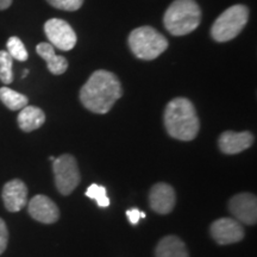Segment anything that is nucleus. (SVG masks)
<instances>
[{
  "label": "nucleus",
  "mask_w": 257,
  "mask_h": 257,
  "mask_svg": "<svg viewBox=\"0 0 257 257\" xmlns=\"http://www.w3.org/2000/svg\"><path fill=\"white\" fill-rule=\"evenodd\" d=\"M6 47H8V53L12 59L22 61V62L28 60L29 54L27 48H25L24 43L18 37H10L8 43H6Z\"/></svg>",
  "instance_id": "nucleus-19"
},
{
  "label": "nucleus",
  "mask_w": 257,
  "mask_h": 257,
  "mask_svg": "<svg viewBox=\"0 0 257 257\" xmlns=\"http://www.w3.org/2000/svg\"><path fill=\"white\" fill-rule=\"evenodd\" d=\"M28 74H29V70H28V69H25V70H24V73H23V78H25V76H27Z\"/></svg>",
  "instance_id": "nucleus-25"
},
{
  "label": "nucleus",
  "mask_w": 257,
  "mask_h": 257,
  "mask_svg": "<svg viewBox=\"0 0 257 257\" xmlns=\"http://www.w3.org/2000/svg\"><path fill=\"white\" fill-rule=\"evenodd\" d=\"M156 257H189L185 243L176 236H167L156 246Z\"/></svg>",
  "instance_id": "nucleus-16"
},
{
  "label": "nucleus",
  "mask_w": 257,
  "mask_h": 257,
  "mask_svg": "<svg viewBox=\"0 0 257 257\" xmlns=\"http://www.w3.org/2000/svg\"><path fill=\"white\" fill-rule=\"evenodd\" d=\"M53 8L63 11H76L81 8L83 0H47Z\"/></svg>",
  "instance_id": "nucleus-21"
},
{
  "label": "nucleus",
  "mask_w": 257,
  "mask_h": 257,
  "mask_svg": "<svg viewBox=\"0 0 257 257\" xmlns=\"http://www.w3.org/2000/svg\"><path fill=\"white\" fill-rule=\"evenodd\" d=\"M123 95V89L117 76L107 70H96L89 76L80 91V100L87 110L105 114Z\"/></svg>",
  "instance_id": "nucleus-1"
},
{
  "label": "nucleus",
  "mask_w": 257,
  "mask_h": 257,
  "mask_svg": "<svg viewBox=\"0 0 257 257\" xmlns=\"http://www.w3.org/2000/svg\"><path fill=\"white\" fill-rule=\"evenodd\" d=\"M29 213L35 220L43 224L56 223L60 218L57 205L46 195L38 194L29 201Z\"/></svg>",
  "instance_id": "nucleus-10"
},
{
  "label": "nucleus",
  "mask_w": 257,
  "mask_h": 257,
  "mask_svg": "<svg viewBox=\"0 0 257 257\" xmlns=\"http://www.w3.org/2000/svg\"><path fill=\"white\" fill-rule=\"evenodd\" d=\"M249 10L244 5H233L216 19L211 28V36L217 42L233 40L248 23Z\"/></svg>",
  "instance_id": "nucleus-5"
},
{
  "label": "nucleus",
  "mask_w": 257,
  "mask_h": 257,
  "mask_svg": "<svg viewBox=\"0 0 257 257\" xmlns=\"http://www.w3.org/2000/svg\"><path fill=\"white\" fill-rule=\"evenodd\" d=\"M175 192L174 188L168 184H156L150 189L149 202L150 207L160 214H167L173 211L175 206Z\"/></svg>",
  "instance_id": "nucleus-11"
},
{
  "label": "nucleus",
  "mask_w": 257,
  "mask_h": 257,
  "mask_svg": "<svg viewBox=\"0 0 257 257\" xmlns=\"http://www.w3.org/2000/svg\"><path fill=\"white\" fill-rule=\"evenodd\" d=\"M3 200L10 212L21 211L28 202L27 185L18 179L9 181L3 188Z\"/></svg>",
  "instance_id": "nucleus-12"
},
{
  "label": "nucleus",
  "mask_w": 257,
  "mask_h": 257,
  "mask_svg": "<svg viewBox=\"0 0 257 257\" xmlns=\"http://www.w3.org/2000/svg\"><path fill=\"white\" fill-rule=\"evenodd\" d=\"M230 212L238 221L244 224L255 225L257 221V200L251 193H240L231 198L229 204Z\"/></svg>",
  "instance_id": "nucleus-9"
},
{
  "label": "nucleus",
  "mask_w": 257,
  "mask_h": 257,
  "mask_svg": "<svg viewBox=\"0 0 257 257\" xmlns=\"http://www.w3.org/2000/svg\"><path fill=\"white\" fill-rule=\"evenodd\" d=\"M141 213H142V211H141L140 208H131V210H127L126 216L128 218V221L133 225L138 224V221L141 219Z\"/></svg>",
  "instance_id": "nucleus-23"
},
{
  "label": "nucleus",
  "mask_w": 257,
  "mask_h": 257,
  "mask_svg": "<svg viewBox=\"0 0 257 257\" xmlns=\"http://www.w3.org/2000/svg\"><path fill=\"white\" fill-rule=\"evenodd\" d=\"M211 234L214 240L221 245L237 243L243 239L244 230L240 221L232 218H220L212 223Z\"/></svg>",
  "instance_id": "nucleus-8"
},
{
  "label": "nucleus",
  "mask_w": 257,
  "mask_h": 257,
  "mask_svg": "<svg viewBox=\"0 0 257 257\" xmlns=\"http://www.w3.org/2000/svg\"><path fill=\"white\" fill-rule=\"evenodd\" d=\"M14 59L10 56V54L5 50H0V80L5 85H9L14 81Z\"/></svg>",
  "instance_id": "nucleus-18"
},
{
  "label": "nucleus",
  "mask_w": 257,
  "mask_h": 257,
  "mask_svg": "<svg viewBox=\"0 0 257 257\" xmlns=\"http://www.w3.org/2000/svg\"><path fill=\"white\" fill-rule=\"evenodd\" d=\"M12 4V0H0V10L9 9Z\"/></svg>",
  "instance_id": "nucleus-24"
},
{
  "label": "nucleus",
  "mask_w": 257,
  "mask_h": 257,
  "mask_svg": "<svg viewBox=\"0 0 257 257\" xmlns=\"http://www.w3.org/2000/svg\"><path fill=\"white\" fill-rule=\"evenodd\" d=\"M55 159H56V157H54V156H50V157H49V160H50V161H54Z\"/></svg>",
  "instance_id": "nucleus-26"
},
{
  "label": "nucleus",
  "mask_w": 257,
  "mask_h": 257,
  "mask_svg": "<svg viewBox=\"0 0 257 257\" xmlns=\"http://www.w3.org/2000/svg\"><path fill=\"white\" fill-rule=\"evenodd\" d=\"M9 240V231L6 227L5 221L0 218V255L5 251L6 246H8Z\"/></svg>",
  "instance_id": "nucleus-22"
},
{
  "label": "nucleus",
  "mask_w": 257,
  "mask_h": 257,
  "mask_svg": "<svg viewBox=\"0 0 257 257\" xmlns=\"http://www.w3.org/2000/svg\"><path fill=\"white\" fill-rule=\"evenodd\" d=\"M167 133L175 140L192 141L198 136L200 121L194 105L187 98H175L165 110Z\"/></svg>",
  "instance_id": "nucleus-2"
},
{
  "label": "nucleus",
  "mask_w": 257,
  "mask_h": 257,
  "mask_svg": "<svg viewBox=\"0 0 257 257\" xmlns=\"http://www.w3.org/2000/svg\"><path fill=\"white\" fill-rule=\"evenodd\" d=\"M201 10L194 0H175L167 9L163 24L173 36H185L199 27Z\"/></svg>",
  "instance_id": "nucleus-3"
},
{
  "label": "nucleus",
  "mask_w": 257,
  "mask_h": 257,
  "mask_svg": "<svg viewBox=\"0 0 257 257\" xmlns=\"http://www.w3.org/2000/svg\"><path fill=\"white\" fill-rule=\"evenodd\" d=\"M37 54L47 62L48 69L54 75H61L68 68V61L66 57L56 55L55 49L50 43H40L36 47Z\"/></svg>",
  "instance_id": "nucleus-14"
},
{
  "label": "nucleus",
  "mask_w": 257,
  "mask_h": 257,
  "mask_svg": "<svg viewBox=\"0 0 257 257\" xmlns=\"http://www.w3.org/2000/svg\"><path fill=\"white\" fill-rule=\"evenodd\" d=\"M86 197L95 200L99 207H108L111 204L110 199H108L107 194H106V188L100 185L92 184L89 186L87 191H86Z\"/></svg>",
  "instance_id": "nucleus-20"
},
{
  "label": "nucleus",
  "mask_w": 257,
  "mask_h": 257,
  "mask_svg": "<svg viewBox=\"0 0 257 257\" xmlns=\"http://www.w3.org/2000/svg\"><path fill=\"white\" fill-rule=\"evenodd\" d=\"M252 143L253 136L249 131H243V133L225 131L220 135L219 141H218L221 153L227 154V155L242 153L244 150L249 149Z\"/></svg>",
  "instance_id": "nucleus-13"
},
{
  "label": "nucleus",
  "mask_w": 257,
  "mask_h": 257,
  "mask_svg": "<svg viewBox=\"0 0 257 257\" xmlns=\"http://www.w3.org/2000/svg\"><path fill=\"white\" fill-rule=\"evenodd\" d=\"M55 185L61 194L68 195L78 187L80 182V172L75 157L69 154H63L53 161Z\"/></svg>",
  "instance_id": "nucleus-6"
},
{
  "label": "nucleus",
  "mask_w": 257,
  "mask_h": 257,
  "mask_svg": "<svg viewBox=\"0 0 257 257\" xmlns=\"http://www.w3.org/2000/svg\"><path fill=\"white\" fill-rule=\"evenodd\" d=\"M44 32L53 47L57 49L68 51L75 47L76 34L66 21L59 18H51L44 24Z\"/></svg>",
  "instance_id": "nucleus-7"
},
{
  "label": "nucleus",
  "mask_w": 257,
  "mask_h": 257,
  "mask_svg": "<svg viewBox=\"0 0 257 257\" xmlns=\"http://www.w3.org/2000/svg\"><path fill=\"white\" fill-rule=\"evenodd\" d=\"M0 100L11 111H18L28 105L29 99L22 93H18L9 87L0 88Z\"/></svg>",
  "instance_id": "nucleus-17"
},
{
  "label": "nucleus",
  "mask_w": 257,
  "mask_h": 257,
  "mask_svg": "<svg viewBox=\"0 0 257 257\" xmlns=\"http://www.w3.org/2000/svg\"><path fill=\"white\" fill-rule=\"evenodd\" d=\"M128 47L137 59L152 61L165 53L168 48V41L154 28L141 27L131 31Z\"/></svg>",
  "instance_id": "nucleus-4"
},
{
  "label": "nucleus",
  "mask_w": 257,
  "mask_h": 257,
  "mask_svg": "<svg viewBox=\"0 0 257 257\" xmlns=\"http://www.w3.org/2000/svg\"><path fill=\"white\" fill-rule=\"evenodd\" d=\"M18 125L24 133H31V131L37 130L46 121V114L36 106L27 105L23 107L18 114Z\"/></svg>",
  "instance_id": "nucleus-15"
}]
</instances>
